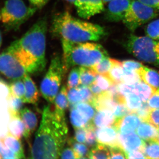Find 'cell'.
<instances>
[{
  "mask_svg": "<svg viewBox=\"0 0 159 159\" xmlns=\"http://www.w3.org/2000/svg\"><path fill=\"white\" fill-rule=\"evenodd\" d=\"M68 132L66 117L51 110L50 106H45L31 147L30 158H60Z\"/></svg>",
  "mask_w": 159,
  "mask_h": 159,
  "instance_id": "6da1fadb",
  "label": "cell"
},
{
  "mask_svg": "<svg viewBox=\"0 0 159 159\" xmlns=\"http://www.w3.org/2000/svg\"><path fill=\"white\" fill-rule=\"evenodd\" d=\"M46 18L37 21L20 39L11 43L7 49L17 57L29 74L42 72L46 66Z\"/></svg>",
  "mask_w": 159,
  "mask_h": 159,
  "instance_id": "7a4b0ae2",
  "label": "cell"
},
{
  "mask_svg": "<svg viewBox=\"0 0 159 159\" xmlns=\"http://www.w3.org/2000/svg\"><path fill=\"white\" fill-rule=\"evenodd\" d=\"M51 29L53 34L61 39L73 42H97L106 34L102 26L76 18L68 11L55 16Z\"/></svg>",
  "mask_w": 159,
  "mask_h": 159,
  "instance_id": "3957f363",
  "label": "cell"
},
{
  "mask_svg": "<svg viewBox=\"0 0 159 159\" xmlns=\"http://www.w3.org/2000/svg\"><path fill=\"white\" fill-rule=\"evenodd\" d=\"M63 61L66 70L74 67L90 68L108 57L107 51L95 42H73L61 39Z\"/></svg>",
  "mask_w": 159,
  "mask_h": 159,
  "instance_id": "277c9868",
  "label": "cell"
},
{
  "mask_svg": "<svg viewBox=\"0 0 159 159\" xmlns=\"http://www.w3.org/2000/svg\"><path fill=\"white\" fill-rule=\"evenodd\" d=\"M125 49L137 59L155 66L159 65V40L148 36L130 34L124 43Z\"/></svg>",
  "mask_w": 159,
  "mask_h": 159,
  "instance_id": "5b68a950",
  "label": "cell"
},
{
  "mask_svg": "<svg viewBox=\"0 0 159 159\" xmlns=\"http://www.w3.org/2000/svg\"><path fill=\"white\" fill-rule=\"evenodd\" d=\"M37 9L28 7L23 0H7L1 10V21L7 30H17Z\"/></svg>",
  "mask_w": 159,
  "mask_h": 159,
  "instance_id": "8992f818",
  "label": "cell"
},
{
  "mask_svg": "<svg viewBox=\"0 0 159 159\" xmlns=\"http://www.w3.org/2000/svg\"><path fill=\"white\" fill-rule=\"evenodd\" d=\"M66 71L62 58L58 55L53 57L40 87L43 97L50 103H54L59 93L64 74Z\"/></svg>",
  "mask_w": 159,
  "mask_h": 159,
  "instance_id": "52a82bcc",
  "label": "cell"
},
{
  "mask_svg": "<svg viewBox=\"0 0 159 159\" xmlns=\"http://www.w3.org/2000/svg\"><path fill=\"white\" fill-rule=\"evenodd\" d=\"M159 14V10L143 4L138 0H131L122 21L126 28L134 32Z\"/></svg>",
  "mask_w": 159,
  "mask_h": 159,
  "instance_id": "ba28073f",
  "label": "cell"
},
{
  "mask_svg": "<svg viewBox=\"0 0 159 159\" xmlns=\"http://www.w3.org/2000/svg\"><path fill=\"white\" fill-rule=\"evenodd\" d=\"M0 73L11 80L22 79L29 74L17 57L7 48L0 54Z\"/></svg>",
  "mask_w": 159,
  "mask_h": 159,
  "instance_id": "9c48e42d",
  "label": "cell"
},
{
  "mask_svg": "<svg viewBox=\"0 0 159 159\" xmlns=\"http://www.w3.org/2000/svg\"><path fill=\"white\" fill-rule=\"evenodd\" d=\"M102 0H76L74 3L80 17L89 19L104 11Z\"/></svg>",
  "mask_w": 159,
  "mask_h": 159,
  "instance_id": "30bf717a",
  "label": "cell"
},
{
  "mask_svg": "<svg viewBox=\"0 0 159 159\" xmlns=\"http://www.w3.org/2000/svg\"><path fill=\"white\" fill-rule=\"evenodd\" d=\"M131 0H111L106 10L105 18L112 22L122 21Z\"/></svg>",
  "mask_w": 159,
  "mask_h": 159,
  "instance_id": "8fae6325",
  "label": "cell"
},
{
  "mask_svg": "<svg viewBox=\"0 0 159 159\" xmlns=\"http://www.w3.org/2000/svg\"><path fill=\"white\" fill-rule=\"evenodd\" d=\"M97 142L109 147L119 146V132L114 125L95 129Z\"/></svg>",
  "mask_w": 159,
  "mask_h": 159,
  "instance_id": "7c38bea8",
  "label": "cell"
},
{
  "mask_svg": "<svg viewBox=\"0 0 159 159\" xmlns=\"http://www.w3.org/2000/svg\"><path fill=\"white\" fill-rule=\"evenodd\" d=\"M119 146L125 152L134 150L142 152L145 141L134 132L125 134H119Z\"/></svg>",
  "mask_w": 159,
  "mask_h": 159,
  "instance_id": "4fadbf2b",
  "label": "cell"
},
{
  "mask_svg": "<svg viewBox=\"0 0 159 159\" xmlns=\"http://www.w3.org/2000/svg\"><path fill=\"white\" fill-rule=\"evenodd\" d=\"M140 118L134 112L117 119L114 124L119 134H125L134 132L141 123Z\"/></svg>",
  "mask_w": 159,
  "mask_h": 159,
  "instance_id": "5bb4252c",
  "label": "cell"
},
{
  "mask_svg": "<svg viewBox=\"0 0 159 159\" xmlns=\"http://www.w3.org/2000/svg\"><path fill=\"white\" fill-rule=\"evenodd\" d=\"M20 115L25 127L24 136L26 140H29L37 127V116L33 111L28 107L22 109L20 111Z\"/></svg>",
  "mask_w": 159,
  "mask_h": 159,
  "instance_id": "9a60e30c",
  "label": "cell"
},
{
  "mask_svg": "<svg viewBox=\"0 0 159 159\" xmlns=\"http://www.w3.org/2000/svg\"><path fill=\"white\" fill-rule=\"evenodd\" d=\"M116 120L112 111L104 109L97 111L92 123L95 127L101 128L113 125Z\"/></svg>",
  "mask_w": 159,
  "mask_h": 159,
  "instance_id": "2e32d148",
  "label": "cell"
},
{
  "mask_svg": "<svg viewBox=\"0 0 159 159\" xmlns=\"http://www.w3.org/2000/svg\"><path fill=\"white\" fill-rule=\"evenodd\" d=\"M22 80L25 87V94L23 99L24 103L36 104L39 99V93L36 84L29 74Z\"/></svg>",
  "mask_w": 159,
  "mask_h": 159,
  "instance_id": "e0dca14e",
  "label": "cell"
},
{
  "mask_svg": "<svg viewBox=\"0 0 159 159\" xmlns=\"http://www.w3.org/2000/svg\"><path fill=\"white\" fill-rule=\"evenodd\" d=\"M117 103L118 102L107 91H104L99 96L94 97L91 104L93 105L97 111L104 109L112 111Z\"/></svg>",
  "mask_w": 159,
  "mask_h": 159,
  "instance_id": "ac0fdd59",
  "label": "cell"
},
{
  "mask_svg": "<svg viewBox=\"0 0 159 159\" xmlns=\"http://www.w3.org/2000/svg\"><path fill=\"white\" fill-rule=\"evenodd\" d=\"M136 132L144 141L157 139L159 129L148 121H142L138 126Z\"/></svg>",
  "mask_w": 159,
  "mask_h": 159,
  "instance_id": "d6986e66",
  "label": "cell"
},
{
  "mask_svg": "<svg viewBox=\"0 0 159 159\" xmlns=\"http://www.w3.org/2000/svg\"><path fill=\"white\" fill-rule=\"evenodd\" d=\"M9 115L10 120L8 126V132L13 136L20 139L25 134V124L20 114Z\"/></svg>",
  "mask_w": 159,
  "mask_h": 159,
  "instance_id": "ffe728a7",
  "label": "cell"
},
{
  "mask_svg": "<svg viewBox=\"0 0 159 159\" xmlns=\"http://www.w3.org/2000/svg\"><path fill=\"white\" fill-rule=\"evenodd\" d=\"M1 139L4 145L14 152L19 158H25L24 148L20 139L13 136L8 132L5 136Z\"/></svg>",
  "mask_w": 159,
  "mask_h": 159,
  "instance_id": "44dd1931",
  "label": "cell"
},
{
  "mask_svg": "<svg viewBox=\"0 0 159 159\" xmlns=\"http://www.w3.org/2000/svg\"><path fill=\"white\" fill-rule=\"evenodd\" d=\"M138 73L142 81L155 89L159 88V71L143 66Z\"/></svg>",
  "mask_w": 159,
  "mask_h": 159,
  "instance_id": "7402d4cb",
  "label": "cell"
},
{
  "mask_svg": "<svg viewBox=\"0 0 159 159\" xmlns=\"http://www.w3.org/2000/svg\"><path fill=\"white\" fill-rule=\"evenodd\" d=\"M67 89L65 85L63 86L57 94L54 102L55 106L54 111L62 117H66V110L70 104L68 99Z\"/></svg>",
  "mask_w": 159,
  "mask_h": 159,
  "instance_id": "603a6c76",
  "label": "cell"
},
{
  "mask_svg": "<svg viewBox=\"0 0 159 159\" xmlns=\"http://www.w3.org/2000/svg\"><path fill=\"white\" fill-rule=\"evenodd\" d=\"M70 120L75 129L86 128L91 123L90 121L74 106H70Z\"/></svg>",
  "mask_w": 159,
  "mask_h": 159,
  "instance_id": "cb8c5ba5",
  "label": "cell"
},
{
  "mask_svg": "<svg viewBox=\"0 0 159 159\" xmlns=\"http://www.w3.org/2000/svg\"><path fill=\"white\" fill-rule=\"evenodd\" d=\"M156 89L141 80L135 85L134 93L139 96L142 102H146L153 95Z\"/></svg>",
  "mask_w": 159,
  "mask_h": 159,
  "instance_id": "d4e9b609",
  "label": "cell"
},
{
  "mask_svg": "<svg viewBox=\"0 0 159 159\" xmlns=\"http://www.w3.org/2000/svg\"><path fill=\"white\" fill-rule=\"evenodd\" d=\"M124 70L122 62L114 59L113 65L106 75L113 84H119L123 82Z\"/></svg>",
  "mask_w": 159,
  "mask_h": 159,
  "instance_id": "484cf974",
  "label": "cell"
},
{
  "mask_svg": "<svg viewBox=\"0 0 159 159\" xmlns=\"http://www.w3.org/2000/svg\"><path fill=\"white\" fill-rule=\"evenodd\" d=\"M142 152L146 159H159V142L157 139L145 141Z\"/></svg>",
  "mask_w": 159,
  "mask_h": 159,
  "instance_id": "4316f807",
  "label": "cell"
},
{
  "mask_svg": "<svg viewBox=\"0 0 159 159\" xmlns=\"http://www.w3.org/2000/svg\"><path fill=\"white\" fill-rule=\"evenodd\" d=\"M111 151L109 147L103 144H97L92 148L89 154L90 159H111Z\"/></svg>",
  "mask_w": 159,
  "mask_h": 159,
  "instance_id": "83f0119b",
  "label": "cell"
},
{
  "mask_svg": "<svg viewBox=\"0 0 159 159\" xmlns=\"http://www.w3.org/2000/svg\"><path fill=\"white\" fill-rule=\"evenodd\" d=\"M114 59L107 57L90 68L97 74L107 75L113 65Z\"/></svg>",
  "mask_w": 159,
  "mask_h": 159,
  "instance_id": "f1b7e54d",
  "label": "cell"
},
{
  "mask_svg": "<svg viewBox=\"0 0 159 159\" xmlns=\"http://www.w3.org/2000/svg\"><path fill=\"white\" fill-rule=\"evenodd\" d=\"M7 100L9 114H20L24 105V102L23 99L9 93Z\"/></svg>",
  "mask_w": 159,
  "mask_h": 159,
  "instance_id": "f546056e",
  "label": "cell"
},
{
  "mask_svg": "<svg viewBox=\"0 0 159 159\" xmlns=\"http://www.w3.org/2000/svg\"><path fill=\"white\" fill-rule=\"evenodd\" d=\"M9 93L15 97L24 99L25 94V87L21 79L16 80L8 85Z\"/></svg>",
  "mask_w": 159,
  "mask_h": 159,
  "instance_id": "4dcf8cb0",
  "label": "cell"
},
{
  "mask_svg": "<svg viewBox=\"0 0 159 159\" xmlns=\"http://www.w3.org/2000/svg\"><path fill=\"white\" fill-rule=\"evenodd\" d=\"M74 106L89 121H92L96 113L97 110L91 103L85 102H78L75 105L70 106Z\"/></svg>",
  "mask_w": 159,
  "mask_h": 159,
  "instance_id": "1f68e13d",
  "label": "cell"
},
{
  "mask_svg": "<svg viewBox=\"0 0 159 159\" xmlns=\"http://www.w3.org/2000/svg\"><path fill=\"white\" fill-rule=\"evenodd\" d=\"M96 74L90 68L80 67V82L83 85H91L95 81Z\"/></svg>",
  "mask_w": 159,
  "mask_h": 159,
  "instance_id": "d6a6232c",
  "label": "cell"
},
{
  "mask_svg": "<svg viewBox=\"0 0 159 159\" xmlns=\"http://www.w3.org/2000/svg\"><path fill=\"white\" fill-rule=\"evenodd\" d=\"M69 146L80 156V159L89 158V150L88 146L82 143L77 142L74 139H69L68 140Z\"/></svg>",
  "mask_w": 159,
  "mask_h": 159,
  "instance_id": "836d02e7",
  "label": "cell"
},
{
  "mask_svg": "<svg viewBox=\"0 0 159 159\" xmlns=\"http://www.w3.org/2000/svg\"><path fill=\"white\" fill-rule=\"evenodd\" d=\"M142 100L138 95L131 93L125 96V103L132 112H134L142 105Z\"/></svg>",
  "mask_w": 159,
  "mask_h": 159,
  "instance_id": "e575fe53",
  "label": "cell"
},
{
  "mask_svg": "<svg viewBox=\"0 0 159 159\" xmlns=\"http://www.w3.org/2000/svg\"><path fill=\"white\" fill-rule=\"evenodd\" d=\"M80 82V67H74L69 74L67 80V89L77 87Z\"/></svg>",
  "mask_w": 159,
  "mask_h": 159,
  "instance_id": "d590c367",
  "label": "cell"
},
{
  "mask_svg": "<svg viewBox=\"0 0 159 159\" xmlns=\"http://www.w3.org/2000/svg\"><path fill=\"white\" fill-rule=\"evenodd\" d=\"M145 34L152 39L159 40V19L148 24L145 29Z\"/></svg>",
  "mask_w": 159,
  "mask_h": 159,
  "instance_id": "8d00e7d4",
  "label": "cell"
},
{
  "mask_svg": "<svg viewBox=\"0 0 159 159\" xmlns=\"http://www.w3.org/2000/svg\"><path fill=\"white\" fill-rule=\"evenodd\" d=\"M86 129L85 143L89 147H93L97 145V141L96 137L95 129L96 127L93 125L92 122L85 128Z\"/></svg>",
  "mask_w": 159,
  "mask_h": 159,
  "instance_id": "74e56055",
  "label": "cell"
},
{
  "mask_svg": "<svg viewBox=\"0 0 159 159\" xmlns=\"http://www.w3.org/2000/svg\"><path fill=\"white\" fill-rule=\"evenodd\" d=\"M67 96L70 106L83 101L82 95L78 87L68 89Z\"/></svg>",
  "mask_w": 159,
  "mask_h": 159,
  "instance_id": "f35d334b",
  "label": "cell"
},
{
  "mask_svg": "<svg viewBox=\"0 0 159 159\" xmlns=\"http://www.w3.org/2000/svg\"><path fill=\"white\" fill-rule=\"evenodd\" d=\"M94 82L103 91H106L113 84V83L106 75L97 74Z\"/></svg>",
  "mask_w": 159,
  "mask_h": 159,
  "instance_id": "ab89813d",
  "label": "cell"
},
{
  "mask_svg": "<svg viewBox=\"0 0 159 159\" xmlns=\"http://www.w3.org/2000/svg\"><path fill=\"white\" fill-rule=\"evenodd\" d=\"M112 111L116 120L123 118L132 112L125 103H117Z\"/></svg>",
  "mask_w": 159,
  "mask_h": 159,
  "instance_id": "60d3db41",
  "label": "cell"
},
{
  "mask_svg": "<svg viewBox=\"0 0 159 159\" xmlns=\"http://www.w3.org/2000/svg\"><path fill=\"white\" fill-rule=\"evenodd\" d=\"M124 70L123 83L130 85H135L142 80L138 72H128Z\"/></svg>",
  "mask_w": 159,
  "mask_h": 159,
  "instance_id": "b9f144b4",
  "label": "cell"
},
{
  "mask_svg": "<svg viewBox=\"0 0 159 159\" xmlns=\"http://www.w3.org/2000/svg\"><path fill=\"white\" fill-rule=\"evenodd\" d=\"M122 63L123 70L128 72H138L144 66L141 63L132 60L123 61Z\"/></svg>",
  "mask_w": 159,
  "mask_h": 159,
  "instance_id": "7bdbcfd3",
  "label": "cell"
},
{
  "mask_svg": "<svg viewBox=\"0 0 159 159\" xmlns=\"http://www.w3.org/2000/svg\"><path fill=\"white\" fill-rule=\"evenodd\" d=\"M151 109L148 103L144 102L141 107L134 113L136 114L142 121H148V117Z\"/></svg>",
  "mask_w": 159,
  "mask_h": 159,
  "instance_id": "ee69618b",
  "label": "cell"
},
{
  "mask_svg": "<svg viewBox=\"0 0 159 159\" xmlns=\"http://www.w3.org/2000/svg\"><path fill=\"white\" fill-rule=\"evenodd\" d=\"M78 88L79 89L82 95L83 100V102H89L91 104L93 102L95 96L92 93L88 86L82 85L78 87Z\"/></svg>",
  "mask_w": 159,
  "mask_h": 159,
  "instance_id": "f6af8a7d",
  "label": "cell"
},
{
  "mask_svg": "<svg viewBox=\"0 0 159 159\" xmlns=\"http://www.w3.org/2000/svg\"><path fill=\"white\" fill-rule=\"evenodd\" d=\"M60 158L80 159V157L73 148L67 147L63 148L61 152Z\"/></svg>",
  "mask_w": 159,
  "mask_h": 159,
  "instance_id": "bcb514c9",
  "label": "cell"
},
{
  "mask_svg": "<svg viewBox=\"0 0 159 159\" xmlns=\"http://www.w3.org/2000/svg\"><path fill=\"white\" fill-rule=\"evenodd\" d=\"M109 148L111 151V159H126L125 151L120 146Z\"/></svg>",
  "mask_w": 159,
  "mask_h": 159,
  "instance_id": "7dc6e473",
  "label": "cell"
},
{
  "mask_svg": "<svg viewBox=\"0 0 159 159\" xmlns=\"http://www.w3.org/2000/svg\"><path fill=\"white\" fill-rule=\"evenodd\" d=\"M117 85L119 93L125 97L129 94L135 93V85H130L123 82Z\"/></svg>",
  "mask_w": 159,
  "mask_h": 159,
  "instance_id": "c3c4849f",
  "label": "cell"
},
{
  "mask_svg": "<svg viewBox=\"0 0 159 159\" xmlns=\"http://www.w3.org/2000/svg\"><path fill=\"white\" fill-rule=\"evenodd\" d=\"M148 121L159 129V108L152 109Z\"/></svg>",
  "mask_w": 159,
  "mask_h": 159,
  "instance_id": "681fc988",
  "label": "cell"
},
{
  "mask_svg": "<svg viewBox=\"0 0 159 159\" xmlns=\"http://www.w3.org/2000/svg\"><path fill=\"white\" fill-rule=\"evenodd\" d=\"M86 129L85 128L75 129L74 139L80 143H84L86 142Z\"/></svg>",
  "mask_w": 159,
  "mask_h": 159,
  "instance_id": "f907efd6",
  "label": "cell"
},
{
  "mask_svg": "<svg viewBox=\"0 0 159 159\" xmlns=\"http://www.w3.org/2000/svg\"><path fill=\"white\" fill-rule=\"evenodd\" d=\"M147 102L151 108H159V88L157 89Z\"/></svg>",
  "mask_w": 159,
  "mask_h": 159,
  "instance_id": "816d5d0a",
  "label": "cell"
},
{
  "mask_svg": "<svg viewBox=\"0 0 159 159\" xmlns=\"http://www.w3.org/2000/svg\"><path fill=\"white\" fill-rule=\"evenodd\" d=\"M0 157L3 159H19L14 152L6 146L1 154Z\"/></svg>",
  "mask_w": 159,
  "mask_h": 159,
  "instance_id": "f5cc1de1",
  "label": "cell"
},
{
  "mask_svg": "<svg viewBox=\"0 0 159 159\" xmlns=\"http://www.w3.org/2000/svg\"><path fill=\"white\" fill-rule=\"evenodd\" d=\"M126 159H146L145 154L141 150H134L125 152Z\"/></svg>",
  "mask_w": 159,
  "mask_h": 159,
  "instance_id": "db71d44e",
  "label": "cell"
},
{
  "mask_svg": "<svg viewBox=\"0 0 159 159\" xmlns=\"http://www.w3.org/2000/svg\"><path fill=\"white\" fill-rule=\"evenodd\" d=\"M138 1L159 11V0H138Z\"/></svg>",
  "mask_w": 159,
  "mask_h": 159,
  "instance_id": "11a10c76",
  "label": "cell"
},
{
  "mask_svg": "<svg viewBox=\"0 0 159 159\" xmlns=\"http://www.w3.org/2000/svg\"><path fill=\"white\" fill-rule=\"evenodd\" d=\"M29 1L33 7L38 9L42 8L45 6L49 0H29Z\"/></svg>",
  "mask_w": 159,
  "mask_h": 159,
  "instance_id": "9f6ffc18",
  "label": "cell"
},
{
  "mask_svg": "<svg viewBox=\"0 0 159 159\" xmlns=\"http://www.w3.org/2000/svg\"><path fill=\"white\" fill-rule=\"evenodd\" d=\"M89 89L95 97L99 96L102 94L103 92H104V91H102L99 88V86L97 85L95 82L93 83L91 85L89 86Z\"/></svg>",
  "mask_w": 159,
  "mask_h": 159,
  "instance_id": "6f0895ef",
  "label": "cell"
},
{
  "mask_svg": "<svg viewBox=\"0 0 159 159\" xmlns=\"http://www.w3.org/2000/svg\"><path fill=\"white\" fill-rule=\"evenodd\" d=\"M5 146V145L3 144L2 140H1V139H0V156H1V154L2 153V151L3 149H4ZM0 158H1V157H0Z\"/></svg>",
  "mask_w": 159,
  "mask_h": 159,
  "instance_id": "680465c9",
  "label": "cell"
},
{
  "mask_svg": "<svg viewBox=\"0 0 159 159\" xmlns=\"http://www.w3.org/2000/svg\"><path fill=\"white\" fill-rule=\"evenodd\" d=\"M65 1H66V2H68L74 3L75 2L76 0H65Z\"/></svg>",
  "mask_w": 159,
  "mask_h": 159,
  "instance_id": "91938a15",
  "label": "cell"
},
{
  "mask_svg": "<svg viewBox=\"0 0 159 159\" xmlns=\"http://www.w3.org/2000/svg\"><path fill=\"white\" fill-rule=\"evenodd\" d=\"M2 43V36L1 34V32H0V47H1V45Z\"/></svg>",
  "mask_w": 159,
  "mask_h": 159,
  "instance_id": "94428289",
  "label": "cell"
},
{
  "mask_svg": "<svg viewBox=\"0 0 159 159\" xmlns=\"http://www.w3.org/2000/svg\"><path fill=\"white\" fill-rule=\"evenodd\" d=\"M111 1V0H102V1H103L104 3L108 2H110Z\"/></svg>",
  "mask_w": 159,
  "mask_h": 159,
  "instance_id": "6125c7cd",
  "label": "cell"
},
{
  "mask_svg": "<svg viewBox=\"0 0 159 159\" xmlns=\"http://www.w3.org/2000/svg\"><path fill=\"white\" fill-rule=\"evenodd\" d=\"M157 140H158V141L159 142V133L158 135V136L157 138Z\"/></svg>",
  "mask_w": 159,
  "mask_h": 159,
  "instance_id": "be15d7a7",
  "label": "cell"
},
{
  "mask_svg": "<svg viewBox=\"0 0 159 159\" xmlns=\"http://www.w3.org/2000/svg\"><path fill=\"white\" fill-rule=\"evenodd\" d=\"M0 20H1V10H0Z\"/></svg>",
  "mask_w": 159,
  "mask_h": 159,
  "instance_id": "e7e4bbea",
  "label": "cell"
}]
</instances>
